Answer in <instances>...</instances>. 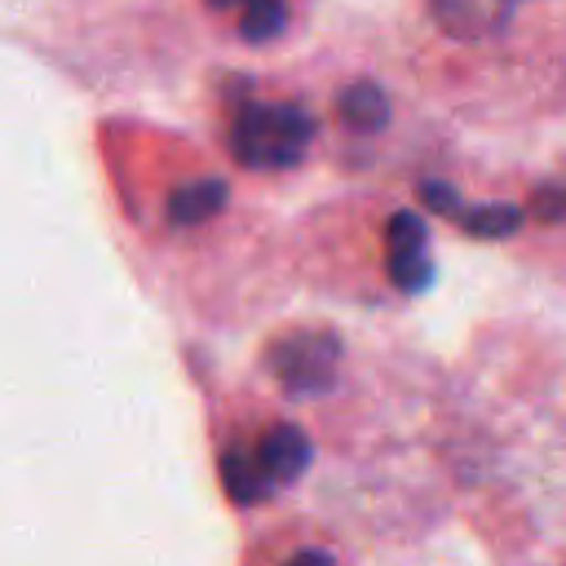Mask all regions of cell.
<instances>
[{
    "label": "cell",
    "mask_w": 566,
    "mask_h": 566,
    "mask_svg": "<svg viewBox=\"0 0 566 566\" xmlns=\"http://www.w3.org/2000/svg\"><path fill=\"white\" fill-rule=\"evenodd\" d=\"M522 212H531V217L544 221V226H562V221H566V181H548V186H539Z\"/></svg>",
    "instance_id": "ba28073f"
},
{
    "label": "cell",
    "mask_w": 566,
    "mask_h": 566,
    "mask_svg": "<svg viewBox=\"0 0 566 566\" xmlns=\"http://www.w3.org/2000/svg\"><path fill=\"white\" fill-rule=\"evenodd\" d=\"M203 146L239 186H296L327 164L323 75L296 66H226L199 93Z\"/></svg>",
    "instance_id": "3957f363"
},
{
    "label": "cell",
    "mask_w": 566,
    "mask_h": 566,
    "mask_svg": "<svg viewBox=\"0 0 566 566\" xmlns=\"http://www.w3.org/2000/svg\"><path fill=\"white\" fill-rule=\"evenodd\" d=\"M93 155L142 283L177 314L239 327L287 292L283 230L203 142L142 115H102Z\"/></svg>",
    "instance_id": "6da1fadb"
},
{
    "label": "cell",
    "mask_w": 566,
    "mask_h": 566,
    "mask_svg": "<svg viewBox=\"0 0 566 566\" xmlns=\"http://www.w3.org/2000/svg\"><path fill=\"white\" fill-rule=\"evenodd\" d=\"M287 279L332 301L385 305L424 296L438 279L433 234L420 208L367 190L336 195L283 230Z\"/></svg>",
    "instance_id": "7a4b0ae2"
},
{
    "label": "cell",
    "mask_w": 566,
    "mask_h": 566,
    "mask_svg": "<svg viewBox=\"0 0 566 566\" xmlns=\"http://www.w3.org/2000/svg\"><path fill=\"white\" fill-rule=\"evenodd\" d=\"M416 199L424 212L451 221L460 234L469 239H482V243H500V239H513L526 221L522 203H509V199H464L447 177H424L416 181Z\"/></svg>",
    "instance_id": "52a82bcc"
},
{
    "label": "cell",
    "mask_w": 566,
    "mask_h": 566,
    "mask_svg": "<svg viewBox=\"0 0 566 566\" xmlns=\"http://www.w3.org/2000/svg\"><path fill=\"white\" fill-rule=\"evenodd\" d=\"M186 9L217 49L239 57L292 49L314 18V0H186Z\"/></svg>",
    "instance_id": "5b68a950"
},
{
    "label": "cell",
    "mask_w": 566,
    "mask_h": 566,
    "mask_svg": "<svg viewBox=\"0 0 566 566\" xmlns=\"http://www.w3.org/2000/svg\"><path fill=\"white\" fill-rule=\"evenodd\" d=\"M535 0H411L416 53L424 66L469 62L504 44Z\"/></svg>",
    "instance_id": "277c9868"
},
{
    "label": "cell",
    "mask_w": 566,
    "mask_h": 566,
    "mask_svg": "<svg viewBox=\"0 0 566 566\" xmlns=\"http://www.w3.org/2000/svg\"><path fill=\"white\" fill-rule=\"evenodd\" d=\"M323 102H327V142H332L327 164L363 168L394 128V97L385 80H376L371 71L323 75Z\"/></svg>",
    "instance_id": "8992f818"
}]
</instances>
